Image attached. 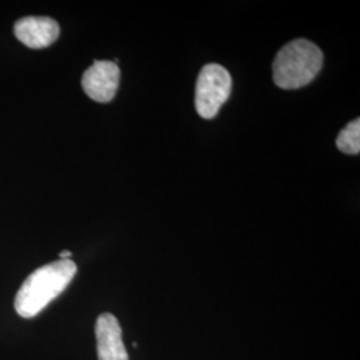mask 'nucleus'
Returning <instances> with one entry per match:
<instances>
[{
    "label": "nucleus",
    "instance_id": "3",
    "mask_svg": "<svg viewBox=\"0 0 360 360\" xmlns=\"http://www.w3.org/2000/svg\"><path fill=\"white\" fill-rule=\"evenodd\" d=\"M232 79L223 65H207L202 68L195 90V107L205 119H212L231 94Z\"/></svg>",
    "mask_w": 360,
    "mask_h": 360
},
{
    "label": "nucleus",
    "instance_id": "8",
    "mask_svg": "<svg viewBox=\"0 0 360 360\" xmlns=\"http://www.w3.org/2000/svg\"><path fill=\"white\" fill-rule=\"evenodd\" d=\"M70 257H71V252L70 251H63L60 254V259H70Z\"/></svg>",
    "mask_w": 360,
    "mask_h": 360
},
{
    "label": "nucleus",
    "instance_id": "5",
    "mask_svg": "<svg viewBox=\"0 0 360 360\" xmlns=\"http://www.w3.org/2000/svg\"><path fill=\"white\" fill-rule=\"evenodd\" d=\"M13 32L18 40L30 49H44L51 46L59 37L60 28L56 20L47 16H26L19 19Z\"/></svg>",
    "mask_w": 360,
    "mask_h": 360
},
{
    "label": "nucleus",
    "instance_id": "6",
    "mask_svg": "<svg viewBox=\"0 0 360 360\" xmlns=\"http://www.w3.org/2000/svg\"><path fill=\"white\" fill-rule=\"evenodd\" d=\"M99 360H129L122 327L114 315L102 314L95 326Z\"/></svg>",
    "mask_w": 360,
    "mask_h": 360
},
{
    "label": "nucleus",
    "instance_id": "1",
    "mask_svg": "<svg viewBox=\"0 0 360 360\" xmlns=\"http://www.w3.org/2000/svg\"><path fill=\"white\" fill-rule=\"evenodd\" d=\"M71 259H59L34 271L19 288L15 309L22 318H34L60 295L77 274Z\"/></svg>",
    "mask_w": 360,
    "mask_h": 360
},
{
    "label": "nucleus",
    "instance_id": "7",
    "mask_svg": "<svg viewBox=\"0 0 360 360\" xmlns=\"http://www.w3.org/2000/svg\"><path fill=\"white\" fill-rule=\"evenodd\" d=\"M338 148L345 154L356 155L360 153V119H355L342 129L336 139Z\"/></svg>",
    "mask_w": 360,
    "mask_h": 360
},
{
    "label": "nucleus",
    "instance_id": "4",
    "mask_svg": "<svg viewBox=\"0 0 360 360\" xmlns=\"http://www.w3.org/2000/svg\"><path fill=\"white\" fill-rule=\"evenodd\" d=\"M120 70L115 62L95 60L82 77L84 92L92 101L108 103L114 99L119 87Z\"/></svg>",
    "mask_w": 360,
    "mask_h": 360
},
{
    "label": "nucleus",
    "instance_id": "2",
    "mask_svg": "<svg viewBox=\"0 0 360 360\" xmlns=\"http://www.w3.org/2000/svg\"><path fill=\"white\" fill-rule=\"evenodd\" d=\"M323 65L321 49L306 39H296L276 53L272 74L274 82L283 90L307 86L319 74Z\"/></svg>",
    "mask_w": 360,
    "mask_h": 360
}]
</instances>
